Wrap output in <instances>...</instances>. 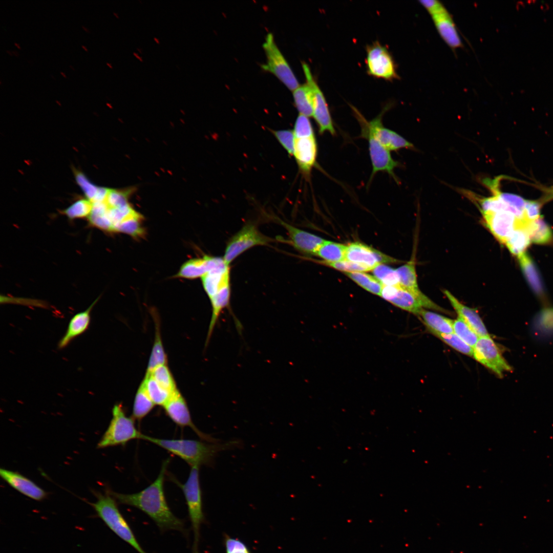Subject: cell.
I'll return each mask as SVG.
<instances>
[{
	"instance_id": "52a82bcc",
	"label": "cell",
	"mask_w": 553,
	"mask_h": 553,
	"mask_svg": "<svg viewBox=\"0 0 553 553\" xmlns=\"http://www.w3.org/2000/svg\"><path fill=\"white\" fill-rule=\"evenodd\" d=\"M380 296L393 305L416 315L425 308L448 313L427 295L418 296L399 286H383Z\"/></svg>"
},
{
	"instance_id": "4fadbf2b",
	"label": "cell",
	"mask_w": 553,
	"mask_h": 553,
	"mask_svg": "<svg viewBox=\"0 0 553 553\" xmlns=\"http://www.w3.org/2000/svg\"><path fill=\"white\" fill-rule=\"evenodd\" d=\"M390 107V104L386 105L377 116L369 121H367L354 107H351L358 121L366 125L379 142L389 151L412 147L413 145L405 138L383 126L382 117Z\"/></svg>"
},
{
	"instance_id": "be15d7a7",
	"label": "cell",
	"mask_w": 553,
	"mask_h": 553,
	"mask_svg": "<svg viewBox=\"0 0 553 553\" xmlns=\"http://www.w3.org/2000/svg\"><path fill=\"white\" fill-rule=\"evenodd\" d=\"M50 75H51V77H52V78H53V79H55V78H54V76H53V75H52V74H50Z\"/></svg>"
},
{
	"instance_id": "cb8c5ba5",
	"label": "cell",
	"mask_w": 553,
	"mask_h": 553,
	"mask_svg": "<svg viewBox=\"0 0 553 553\" xmlns=\"http://www.w3.org/2000/svg\"><path fill=\"white\" fill-rule=\"evenodd\" d=\"M96 299L84 311L75 314L70 320L65 334L58 343V348L66 347L74 338L86 332L91 322V312L98 301Z\"/></svg>"
},
{
	"instance_id": "603a6c76",
	"label": "cell",
	"mask_w": 553,
	"mask_h": 553,
	"mask_svg": "<svg viewBox=\"0 0 553 553\" xmlns=\"http://www.w3.org/2000/svg\"><path fill=\"white\" fill-rule=\"evenodd\" d=\"M443 293L457 313L458 316L463 320L479 337L490 336L481 318L475 309L469 307L460 303L448 290H444Z\"/></svg>"
},
{
	"instance_id": "d6a6232c",
	"label": "cell",
	"mask_w": 553,
	"mask_h": 553,
	"mask_svg": "<svg viewBox=\"0 0 553 553\" xmlns=\"http://www.w3.org/2000/svg\"><path fill=\"white\" fill-rule=\"evenodd\" d=\"M155 405L141 382L135 395L132 417L141 420L152 410Z\"/></svg>"
},
{
	"instance_id": "e0dca14e",
	"label": "cell",
	"mask_w": 553,
	"mask_h": 553,
	"mask_svg": "<svg viewBox=\"0 0 553 553\" xmlns=\"http://www.w3.org/2000/svg\"><path fill=\"white\" fill-rule=\"evenodd\" d=\"M346 260L372 269L379 264L394 263L398 260L358 242L347 245Z\"/></svg>"
},
{
	"instance_id": "d4e9b609",
	"label": "cell",
	"mask_w": 553,
	"mask_h": 553,
	"mask_svg": "<svg viewBox=\"0 0 553 553\" xmlns=\"http://www.w3.org/2000/svg\"><path fill=\"white\" fill-rule=\"evenodd\" d=\"M201 280L204 290L210 299L223 286L230 283L229 267L224 262L208 272Z\"/></svg>"
},
{
	"instance_id": "f1b7e54d",
	"label": "cell",
	"mask_w": 553,
	"mask_h": 553,
	"mask_svg": "<svg viewBox=\"0 0 553 553\" xmlns=\"http://www.w3.org/2000/svg\"><path fill=\"white\" fill-rule=\"evenodd\" d=\"M531 331L541 339L553 337V308H545L537 314L533 320Z\"/></svg>"
},
{
	"instance_id": "8d00e7d4",
	"label": "cell",
	"mask_w": 553,
	"mask_h": 553,
	"mask_svg": "<svg viewBox=\"0 0 553 553\" xmlns=\"http://www.w3.org/2000/svg\"><path fill=\"white\" fill-rule=\"evenodd\" d=\"M93 203L86 198L75 201L66 209L61 211L70 220L89 218L93 209Z\"/></svg>"
},
{
	"instance_id": "f546056e",
	"label": "cell",
	"mask_w": 553,
	"mask_h": 553,
	"mask_svg": "<svg viewBox=\"0 0 553 553\" xmlns=\"http://www.w3.org/2000/svg\"><path fill=\"white\" fill-rule=\"evenodd\" d=\"M296 108L300 114L311 117L313 114V92L308 82L300 85L293 91Z\"/></svg>"
},
{
	"instance_id": "8992f818",
	"label": "cell",
	"mask_w": 553,
	"mask_h": 553,
	"mask_svg": "<svg viewBox=\"0 0 553 553\" xmlns=\"http://www.w3.org/2000/svg\"><path fill=\"white\" fill-rule=\"evenodd\" d=\"M199 467L197 465L191 466L187 480L181 486L187 506L194 534L192 553H199L200 528L205 519L199 481Z\"/></svg>"
},
{
	"instance_id": "d590c367",
	"label": "cell",
	"mask_w": 553,
	"mask_h": 553,
	"mask_svg": "<svg viewBox=\"0 0 553 553\" xmlns=\"http://www.w3.org/2000/svg\"><path fill=\"white\" fill-rule=\"evenodd\" d=\"M521 266L528 283L533 290L538 294L542 292V286L540 278L531 260L525 253L518 256Z\"/></svg>"
},
{
	"instance_id": "5bb4252c",
	"label": "cell",
	"mask_w": 553,
	"mask_h": 553,
	"mask_svg": "<svg viewBox=\"0 0 553 553\" xmlns=\"http://www.w3.org/2000/svg\"><path fill=\"white\" fill-rule=\"evenodd\" d=\"M302 67L307 82L313 92V114L319 129V132H326L334 135L335 130L325 97L312 74L309 66L302 62Z\"/></svg>"
},
{
	"instance_id": "9c48e42d",
	"label": "cell",
	"mask_w": 553,
	"mask_h": 553,
	"mask_svg": "<svg viewBox=\"0 0 553 553\" xmlns=\"http://www.w3.org/2000/svg\"><path fill=\"white\" fill-rule=\"evenodd\" d=\"M263 47L266 55V62L262 66V68L274 74L289 90L296 89L300 86L299 81L271 33L267 34Z\"/></svg>"
},
{
	"instance_id": "7c38bea8",
	"label": "cell",
	"mask_w": 553,
	"mask_h": 553,
	"mask_svg": "<svg viewBox=\"0 0 553 553\" xmlns=\"http://www.w3.org/2000/svg\"><path fill=\"white\" fill-rule=\"evenodd\" d=\"M473 357L500 378L503 377L505 373L512 370L500 348L490 336L479 337L473 348Z\"/></svg>"
},
{
	"instance_id": "816d5d0a",
	"label": "cell",
	"mask_w": 553,
	"mask_h": 553,
	"mask_svg": "<svg viewBox=\"0 0 553 553\" xmlns=\"http://www.w3.org/2000/svg\"><path fill=\"white\" fill-rule=\"evenodd\" d=\"M133 54H134V55H135V56H136V57L137 58H138V59H139L140 60H141V61H142V59L141 57L139 56V55H138V54H137L136 53H135V52H134V53H133Z\"/></svg>"
},
{
	"instance_id": "f5cc1de1",
	"label": "cell",
	"mask_w": 553,
	"mask_h": 553,
	"mask_svg": "<svg viewBox=\"0 0 553 553\" xmlns=\"http://www.w3.org/2000/svg\"><path fill=\"white\" fill-rule=\"evenodd\" d=\"M81 27H82V28H83V30H84L85 31H86L87 32H88V33H89V32H90V30H89V29H88L87 28L85 27H84V26H83V25H81Z\"/></svg>"
},
{
	"instance_id": "6da1fadb",
	"label": "cell",
	"mask_w": 553,
	"mask_h": 553,
	"mask_svg": "<svg viewBox=\"0 0 553 553\" xmlns=\"http://www.w3.org/2000/svg\"><path fill=\"white\" fill-rule=\"evenodd\" d=\"M169 459L165 460L155 481L143 490L133 494L107 492L120 504L135 507L149 516L161 532L174 530L186 535L184 521L172 512L165 496L164 481Z\"/></svg>"
},
{
	"instance_id": "44dd1931",
	"label": "cell",
	"mask_w": 553,
	"mask_h": 553,
	"mask_svg": "<svg viewBox=\"0 0 553 553\" xmlns=\"http://www.w3.org/2000/svg\"><path fill=\"white\" fill-rule=\"evenodd\" d=\"M224 262L223 258L207 256L192 259L181 266L175 276L187 279L202 278L210 270Z\"/></svg>"
},
{
	"instance_id": "7402d4cb",
	"label": "cell",
	"mask_w": 553,
	"mask_h": 553,
	"mask_svg": "<svg viewBox=\"0 0 553 553\" xmlns=\"http://www.w3.org/2000/svg\"><path fill=\"white\" fill-rule=\"evenodd\" d=\"M431 17L439 34L448 46L452 49L462 47L456 25L447 9Z\"/></svg>"
},
{
	"instance_id": "836d02e7",
	"label": "cell",
	"mask_w": 553,
	"mask_h": 553,
	"mask_svg": "<svg viewBox=\"0 0 553 553\" xmlns=\"http://www.w3.org/2000/svg\"><path fill=\"white\" fill-rule=\"evenodd\" d=\"M155 338L148 360L146 372L151 371L158 366L166 365L167 362V357L161 341L160 324L157 319L155 320Z\"/></svg>"
},
{
	"instance_id": "ab89813d",
	"label": "cell",
	"mask_w": 553,
	"mask_h": 553,
	"mask_svg": "<svg viewBox=\"0 0 553 553\" xmlns=\"http://www.w3.org/2000/svg\"><path fill=\"white\" fill-rule=\"evenodd\" d=\"M373 276L384 286H399V279L396 269L385 264H379L372 269Z\"/></svg>"
},
{
	"instance_id": "e575fe53",
	"label": "cell",
	"mask_w": 553,
	"mask_h": 553,
	"mask_svg": "<svg viewBox=\"0 0 553 553\" xmlns=\"http://www.w3.org/2000/svg\"><path fill=\"white\" fill-rule=\"evenodd\" d=\"M345 274L366 290L380 296L382 284L373 275L365 272H344Z\"/></svg>"
},
{
	"instance_id": "60d3db41",
	"label": "cell",
	"mask_w": 553,
	"mask_h": 553,
	"mask_svg": "<svg viewBox=\"0 0 553 553\" xmlns=\"http://www.w3.org/2000/svg\"><path fill=\"white\" fill-rule=\"evenodd\" d=\"M431 333L456 351L467 356L473 357V348L454 332L447 334L436 332Z\"/></svg>"
},
{
	"instance_id": "6f0895ef",
	"label": "cell",
	"mask_w": 553,
	"mask_h": 553,
	"mask_svg": "<svg viewBox=\"0 0 553 553\" xmlns=\"http://www.w3.org/2000/svg\"><path fill=\"white\" fill-rule=\"evenodd\" d=\"M154 40H155V41H156V42H157V43H159V42H160V41H159V39H158V38H156V37H154Z\"/></svg>"
},
{
	"instance_id": "ee69618b",
	"label": "cell",
	"mask_w": 553,
	"mask_h": 553,
	"mask_svg": "<svg viewBox=\"0 0 553 553\" xmlns=\"http://www.w3.org/2000/svg\"><path fill=\"white\" fill-rule=\"evenodd\" d=\"M295 138L314 136L312 124L308 117L299 114L296 118L293 131Z\"/></svg>"
},
{
	"instance_id": "94428289",
	"label": "cell",
	"mask_w": 553,
	"mask_h": 553,
	"mask_svg": "<svg viewBox=\"0 0 553 553\" xmlns=\"http://www.w3.org/2000/svg\"><path fill=\"white\" fill-rule=\"evenodd\" d=\"M113 14L115 15V16L117 18H119V16H118V15H117V14L116 13H115V12H113Z\"/></svg>"
},
{
	"instance_id": "ac0fdd59",
	"label": "cell",
	"mask_w": 553,
	"mask_h": 553,
	"mask_svg": "<svg viewBox=\"0 0 553 553\" xmlns=\"http://www.w3.org/2000/svg\"><path fill=\"white\" fill-rule=\"evenodd\" d=\"M288 232L292 246L307 256H316V252L325 240L314 234L297 228L281 221Z\"/></svg>"
},
{
	"instance_id": "91938a15",
	"label": "cell",
	"mask_w": 553,
	"mask_h": 553,
	"mask_svg": "<svg viewBox=\"0 0 553 553\" xmlns=\"http://www.w3.org/2000/svg\"><path fill=\"white\" fill-rule=\"evenodd\" d=\"M81 47H82V48H83V49H84V50L85 51H88V49H87V48H86V47H85L84 46H83V45H81Z\"/></svg>"
},
{
	"instance_id": "bcb514c9",
	"label": "cell",
	"mask_w": 553,
	"mask_h": 553,
	"mask_svg": "<svg viewBox=\"0 0 553 553\" xmlns=\"http://www.w3.org/2000/svg\"><path fill=\"white\" fill-rule=\"evenodd\" d=\"M323 262L330 267L344 271V272H366L372 270L371 268L366 266L346 260L335 263Z\"/></svg>"
},
{
	"instance_id": "3957f363",
	"label": "cell",
	"mask_w": 553,
	"mask_h": 553,
	"mask_svg": "<svg viewBox=\"0 0 553 553\" xmlns=\"http://www.w3.org/2000/svg\"><path fill=\"white\" fill-rule=\"evenodd\" d=\"M142 440L148 441L179 457L191 466L209 464L220 451L239 446L238 440L223 443L204 442L191 439H165L143 435Z\"/></svg>"
},
{
	"instance_id": "7dc6e473",
	"label": "cell",
	"mask_w": 553,
	"mask_h": 553,
	"mask_svg": "<svg viewBox=\"0 0 553 553\" xmlns=\"http://www.w3.org/2000/svg\"><path fill=\"white\" fill-rule=\"evenodd\" d=\"M225 545L226 553H250L243 542L229 536L225 537Z\"/></svg>"
},
{
	"instance_id": "ba28073f",
	"label": "cell",
	"mask_w": 553,
	"mask_h": 553,
	"mask_svg": "<svg viewBox=\"0 0 553 553\" xmlns=\"http://www.w3.org/2000/svg\"><path fill=\"white\" fill-rule=\"evenodd\" d=\"M485 223L492 234L502 243L517 230H522L529 236L530 227L535 221L520 218L508 210L482 213ZM536 221V220H535Z\"/></svg>"
},
{
	"instance_id": "9f6ffc18",
	"label": "cell",
	"mask_w": 553,
	"mask_h": 553,
	"mask_svg": "<svg viewBox=\"0 0 553 553\" xmlns=\"http://www.w3.org/2000/svg\"><path fill=\"white\" fill-rule=\"evenodd\" d=\"M60 74H61V75H62V76H63V77H64L65 78H67V76H66V75L65 74V73H63L62 72L60 71Z\"/></svg>"
},
{
	"instance_id": "b9f144b4",
	"label": "cell",
	"mask_w": 553,
	"mask_h": 553,
	"mask_svg": "<svg viewBox=\"0 0 553 553\" xmlns=\"http://www.w3.org/2000/svg\"><path fill=\"white\" fill-rule=\"evenodd\" d=\"M453 328L454 333L474 348L479 337L463 320L458 316L453 321Z\"/></svg>"
},
{
	"instance_id": "484cf974",
	"label": "cell",
	"mask_w": 553,
	"mask_h": 553,
	"mask_svg": "<svg viewBox=\"0 0 553 553\" xmlns=\"http://www.w3.org/2000/svg\"><path fill=\"white\" fill-rule=\"evenodd\" d=\"M230 283L223 286L210 300L212 314L208 327L205 345H207L221 312L228 307L230 303Z\"/></svg>"
},
{
	"instance_id": "1f68e13d",
	"label": "cell",
	"mask_w": 553,
	"mask_h": 553,
	"mask_svg": "<svg viewBox=\"0 0 553 553\" xmlns=\"http://www.w3.org/2000/svg\"><path fill=\"white\" fill-rule=\"evenodd\" d=\"M142 383L148 396L156 405L163 407L173 394L162 387L148 372H146Z\"/></svg>"
},
{
	"instance_id": "2e32d148",
	"label": "cell",
	"mask_w": 553,
	"mask_h": 553,
	"mask_svg": "<svg viewBox=\"0 0 553 553\" xmlns=\"http://www.w3.org/2000/svg\"><path fill=\"white\" fill-rule=\"evenodd\" d=\"M163 407L167 416L178 426L189 427L204 440L210 442H218L217 439L202 433L194 424L186 402L178 390L172 394Z\"/></svg>"
},
{
	"instance_id": "d6986e66",
	"label": "cell",
	"mask_w": 553,
	"mask_h": 553,
	"mask_svg": "<svg viewBox=\"0 0 553 553\" xmlns=\"http://www.w3.org/2000/svg\"><path fill=\"white\" fill-rule=\"evenodd\" d=\"M0 476L11 487L31 499L41 501L47 496V493L43 489L17 472L1 469Z\"/></svg>"
},
{
	"instance_id": "ffe728a7",
	"label": "cell",
	"mask_w": 553,
	"mask_h": 553,
	"mask_svg": "<svg viewBox=\"0 0 553 553\" xmlns=\"http://www.w3.org/2000/svg\"><path fill=\"white\" fill-rule=\"evenodd\" d=\"M317 151V143L315 135L295 138L293 155L300 169L304 174H309L312 168L315 165Z\"/></svg>"
},
{
	"instance_id": "277c9868",
	"label": "cell",
	"mask_w": 553,
	"mask_h": 553,
	"mask_svg": "<svg viewBox=\"0 0 553 553\" xmlns=\"http://www.w3.org/2000/svg\"><path fill=\"white\" fill-rule=\"evenodd\" d=\"M97 501L89 504L98 516L117 536L139 553H147L141 546L129 523L120 512L116 500L107 492L104 495L94 492Z\"/></svg>"
},
{
	"instance_id": "8fae6325",
	"label": "cell",
	"mask_w": 553,
	"mask_h": 553,
	"mask_svg": "<svg viewBox=\"0 0 553 553\" xmlns=\"http://www.w3.org/2000/svg\"><path fill=\"white\" fill-rule=\"evenodd\" d=\"M271 241V239L260 232L254 224H246L229 239L223 258L229 266L237 257L248 249L267 245Z\"/></svg>"
},
{
	"instance_id": "30bf717a",
	"label": "cell",
	"mask_w": 553,
	"mask_h": 553,
	"mask_svg": "<svg viewBox=\"0 0 553 553\" xmlns=\"http://www.w3.org/2000/svg\"><path fill=\"white\" fill-rule=\"evenodd\" d=\"M365 62L367 73L388 81L398 79L395 62L388 49L378 41L366 46Z\"/></svg>"
},
{
	"instance_id": "db71d44e",
	"label": "cell",
	"mask_w": 553,
	"mask_h": 553,
	"mask_svg": "<svg viewBox=\"0 0 553 553\" xmlns=\"http://www.w3.org/2000/svg\"><path fill=\"white\" fill-rule=\"evenodd\" d=\"M14 45H15V46L16 47H17V48H18V49H21L20 47L19 46V45L18 44H17V42H14Z\"/></svg>"
},
{
	"instance_id": "f35d334b",
	"label": "cell",
	"mask_w": 553,
	"mask_h": 553,
	"mask_svg": "<svg viewBox=\"0 0 553 553\" xmlns=\"http://www.w3.org/2000/svg\"><path fill=\"white\" fill-rule=\"evenodd\" d=\"M147 372L150 373L162 387L171 393L178 390L175 380L167 365L158 366L151 371Z\"/></svg>"
},
{
	"instance_id": "e7e4bbea",
	"label": "cell",
	"mask_w": 553,
	"mask_h": 553,
	"mask_svg": "<svg viewBox=\"0 0 553 553\" xmlns=\"http://www.w3.org/2000/svg\"><path fill=\"white\" fill-rule=\"evenodd\" d=\"M551 196H553V191L551 192Z\"/></svg>"
},
{
	"instance_id": "6125c7cd",
	"label": "cell",
	"mask_w": 553,
	"mask_h": 553,
	"mask_svg": "<svg viewBox=\"0 0 553 553\" xmlns=\"http://www.w3.org/2000/svg\"><path fill=\"white\" fill-rule=\"evenodd\" d=\"M69 67H70V68H71V69H72L73 70H75V69H74V68H73V67L72 66V65H69Z\"/></svg>"
},
{
	"instance_id": "c3c4849f",
	"label": "cell",
	"mask_w": 553,
	"mask_h": 553,
	"mask_svg": "<svg viewBox=\"0 0 553 553\" xmlns=\"http://www.w3.org/2000/svg\"><path fill=\"white\" fill-rule=\"evenodd\" d=\"M540 205L538 202L533 201H526L524 208L525 216L531 221L537 220L540 218Z\"/></svg>"
},
{
	"instance_id": "4dcf8cb0",
	"label": "cell",
	"mask_w": 553,
	"mask_h": 553,
	"mask_svg": "<svg viewBox=\"0 0 553 553\" xmlns=\"http://www.w3.org/2000/svg\"><path fill=\"white\" fill-rule=\"evenodd\" d=\"M346 245L325 240L319 247L316 256L323 259L325 262H338L346 260Z\"/></svg>"
},
{
	"instance_id": "7a4b0ae2",
	"label": "cell",
	"mask_w": 553,
	"mask_h": 553,
	"mask_svg": "<svg viewBox=\"0 0 553 553\" xmlns=\"http://www.w3.org/2000/svg\"><path fill=\"white\" fill-rule=\"evenodd\" d=\"M129 193L126 190L110 188L101 201L93 203L88 218L90 224L109 232H116L123 222L141 215L128 201Z\"/></svg>"
},
{
	"instance_id": "f907efd6",
	"label": "cell",
	"mask_w": 553,
	"mask_h": 553,
	"mask_svg": "<svg viewBox=\"0 0 553 553\" xmlns=\"http://www.w3.org/2000/svg\"><path fill=\"white\" fill-rule=\"evenodd\" d=\"M12 53L16 57H18L19 55L18 52L16 50H12Z\"/></svg>"
},
{
	"instance_id": "681fc988",
	"label": "cell",
	"mask_w": 553,
	"mask_h": 553,
	"mask_svg": "<svg viewBox=\"0 0 553 553\" xmlns=\"http://www.w3.org/2000/svg\"><path fill=\"white\" fill-rule=\"evenodd\" d=\"M419 3L429 13L431 16L437 14L446 9L440 2L436 0L420 1Z\"/></svg>"
},
{
	"instance_id": "7bdbcfd3",
	"label": "cell",
	"mask_w": 553,
	"mask_h": 553,
	"mask_svg": "<svg viewBox=\"0 0 553 553\" xmlns=\"http://www.w3.org/2000/svg\"><path fill=\"white\" fill-rule=\"evenodd\" d=\"M531 242L544 244L552 239V232L547 224L539 218L533 223L529 232Z\"/></svg>"
},
{
	"instance_id": "680465c9",
	"label": "cell",
	"mask_w": 553,
	"mask_h": 553,
	"mask_svg": "<svg viewBox=\"0 0 553 553\" xmlns=\"http://www.w3.org/2000/svg\"><path fill=\"white\" fill-rule=\"evenodd\" d=\"M106 64H107V65H108V66H109V67L110 68H112V66L111 63H109V62H106Z\"/></svg>"
},
{
	"instance_id": "9a60e30c",
	"label": "cell",
	"mask_w": 553,
	"mask_h": 553,
	"mask_svg": "<svg viewBox=\"0 0 553 553\" xmlns=\"http://www.w3.org/2000/svg\"><path fill=\"white\" fill-rule=\"evenodd\" d=\"M359 122L361 126V136L368 140L369 155L372 165L370 180L376 173L383 171L388 173L396 181L394 170L398 165V162L392 158L390 151L379 142L371 130L363 123Z\"/></svg>"
},
{
	"instance_id": "4316f807",
	"label": "cell",
	"mask_w": 553,
	"mask_h": 553,
	"mask_svg": "<svg viewBox=\"0 0 553 553\" xmlns=\"http://www.w3.org/2000/svg\"><path fill=\"white\" fill-rule=\"evenodd\" d=\"M428 330L440 333H453V321L435 312L422 309L419 313Z\"/></svg>"
},
{
	"instance_id": "f6af8a7d",
	"label": "cell",
	"mask_w": 553,
	"mask_h": 553,
	"mask_svg": "<svg viewBox=\"0 0 553 553\" xmlns=\"http://www.w3.org/2000/svg\"><path fill=\"white\" fill-rule=\"evenodd\" d=\"M272 133L288 154L293 155L295 137L293 131L282 130L273 131Z\"/></svg>"
},
{
	"instance_id": "11a10c76",
	"label": "cell",
	"mask_w": 553,
	"mask_h": 553,
	"mask_svg": "<svg viewBox=\"0 0 553 553\" xmlns=\"http://www.w3.org/2000/svg\"><path fill=\"white\" fill-rule=\"evenodd\" d=\"M6 52H7V53H8V54H9L10 55H11V56H12V55H13V54H12V51H9V50H6Z\"/></svg>"
},
{
	"instance_id": "83f0119b",
	"label": "cell",
	"mask_w": 553,
	"mask_h": 553,
	"mask_svg": "<svg viewBox=\"0 0 553 553\" xmlns=\"http://www.w3.org/2000/svg\"><path fill=\"white\" fill-rule=\"evenodd\" d=\"M399 279V286L416 295H424L419 289L416 271L415 263L413 259L396 269Z\"/></svg>"
},
{
	"instance_id": "74e56055",
	"label": "cell",
	"mask_w": 553,
	"mask_h": 553,
	"mask_svg": "<svg viewBox=\"0 0 553 553\" xmlns=\"http://www.w3.org/2000/svg\"><path fill=\"white\" fill-rule=\"evenodd\" d=\"M531 242L529 234L525 231L518 230L514 232L504 244L508 250L517 257L524 252Z\"/></svg>"
},
{
	"instance_id": "5b68a950",
	"label": "cell",
	"mask_w": 553,
	"mask_h": 553,
	"mask_svg": "<svg viewBox=\"0 0 553 553\" xmlns=\"http://www.w3.org/2000/svg\"><path fill=\"white\" fill-rule=\"evenodd\" d=\"M110 424L97 444L98 449L124 445L134 439H142L144 434L135 427L134 418L127 416L119 403L112 409Z\"/></svg>"
}]
</instances>
